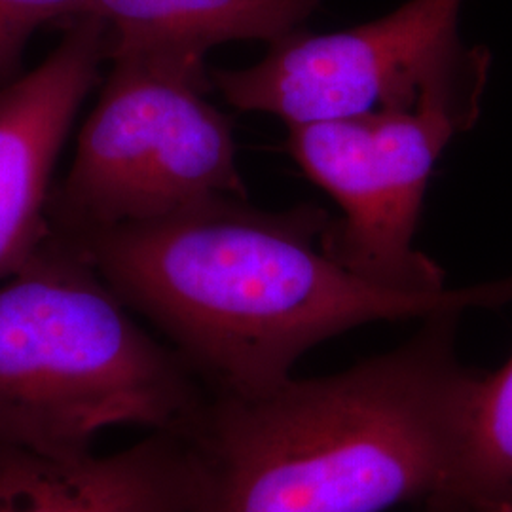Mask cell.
<instances>
[{"label": "cell", "instance_id": "cell-9", "mask_svg": "<svg viewBox=\"0 0 512 512\" xmlns=\"http://www.w3.org/2000/svg\"><path fill=\"white\" fill-rule=\"evenodd\" d=\"M325 0H90L109 25V61L137 57L207 69L224 42L272 44L302 29Z\"/></svg>", "mask_w": 512, "mask_h": 512}, {"label": "cell", "instance_id": "cell-7", "mask_svg": "<svg viewBox=\"0 0 512 512\" xmlns=\"http://www.w3.org/2000/svg\"><path fill=\"white\" fill-rule=\"evenodd\" d=\"M105 61L109 25L86 14L67 23L38 67L0 86V281L21 272L54 234L55 164Z\"/></svg>", "mask_w": 512, "mask_h": 512}, {"label": "cell", "instance_id": "cell-8", "mask_svg": "<svg viewBox=\"0 0 512 512\" xmlns=\"http://www.w3.org/2000/svg\"><path fill=\"white\" fill-rule=\"evenodd\" d=\"M196 459L173 433L107 456H52L0 444V512H190Z\"/></svg>", "mask_w": 512, "mask_h": 512}, {"label": "cell", "instance_id": "cell-12", "mask_svg": "<svg viewBox=\"0 0 512 512\" xmlns=\"http://www.w3.org/2000/svg\"><path fill=\"white\" fill-rule=\"evenodd\" d=\"M492 512H512V501L505 503V505H501V507H497V509H494Z\"/></svg>", "mask_w": 512, "mask_h": 512}, {"label": "cell", "instance_id": "cell-5", "mask_svg": "<svg viewBox=\"0 0 512 512\" xmlns=\"http://www.w3.org/2000/svg\"><path fill=\"white\" fill-rule=\"evenodd\" d=\"M488 80L427 93L412 110H376L289 128L287 150L342 207L319 245L351 274L412 294L446 291V274L416 247L423 198L444 148L473 129Z\"/></svg>", "mask_w": 512, "mask_h": 512}, {"label": "cell", "instance_id": "cell-2", "mask_svg": "<svg viewBox=\"0 0 512 512\" xmlns=\"http://www.w3.org/2000/svg\"><path fill=\"white\" fill-rule=\"evenodd\" d=\"M448 308L401 346L342 372L239 399L209 393L184 439L190 512H387L429 503L454 473L482 374L458 355Z\"/></svg>", "mask_w": 512, "mask_h": 512}, {"label": "cell", "instance_id": "cell-6", "mask_svg": "<svg viewBox=\"0 0 512 512\" xmlns=\"http://www.w3.org/2000/svg\"><path fill=\"white\" fill-rule=\"evenodd\" d=\"M461 6L408 0L346 31L298 29L251 67L211 71V82L232 107L272 114L289 128L416 109L437 88L490 76V52L461 38Z\"/></svg>", "mask_w": 512, "mask_h": 512}, {"label": "cell", "instance_id": "cell-3", "mask_svg": "<svg viewBox=\"0 0 512 512\" xmlns=\"http://www.w3.org/2000/svg\"><path fill=\"white\" fill-rule=\"evenodd\" d=\"M207 401L69 241L52 234L0 287V444L78 456L110 427L188 437Z\"/></svg>", "mask_w": 512, "mask_h": 512}, {"label": "cell", "instance_id": "cell-1", "mask_svg": "<svg viewBox=\"0 0 512 512\" xmlns=\"http://www.w3.org/2000/svg\"><path fill=\"white\" fill-rule=\"evenodd\" d=\"M329 220L313 203L270 213L220 196L63 239L219 397L264 395L310 349L363 325L512 304V275L433 294L376 287L323 253Z\"/></svg>", "mask_w": 512, "mask_h": 512}, {"label": "cell", "instance_id": "cell-10", "mask_svg": "<svg viewBox=\"0 0 512 512\" xmlns=\"http://www.w3.org/2000/svg\"><path fill=\"white\" fill-rule=\"evenodd\" d=\"M512 501V357L482 374L454 473L427 512H492Z\"/></svg>", "mask_w": 512, "mask_h": 512}, {"label": "cell", "instance_id": "cell-4", "mask_svg": "<svg viewBox=\"0 0 512 512\" xmlns=\"http://www.w3.org/2000/svg\"><path fill=\"white\" fill-rule=\"evenodd\" d=\"M211 71L118 57L54 186L52 232L76 238L162 219L220 196L247 200L232 122L207 93Z\"/></svg>", "mask_w": 512, "mask_h": 512}, {"label": "cell", "instance_id": "cell-11", "mask_svg": "<svg viewBox=\"0 0 512 512\" xmlns=\"http://www.w3.org/2000/svg\"><path fill=\"white\" fill-rule=\"evenodd\" d=\"M90 0H0V86L16 80L35 31L54 21L86 16Z\"/></svg>", "mask_w": 512, "mask_h": 512}]
</instances>
